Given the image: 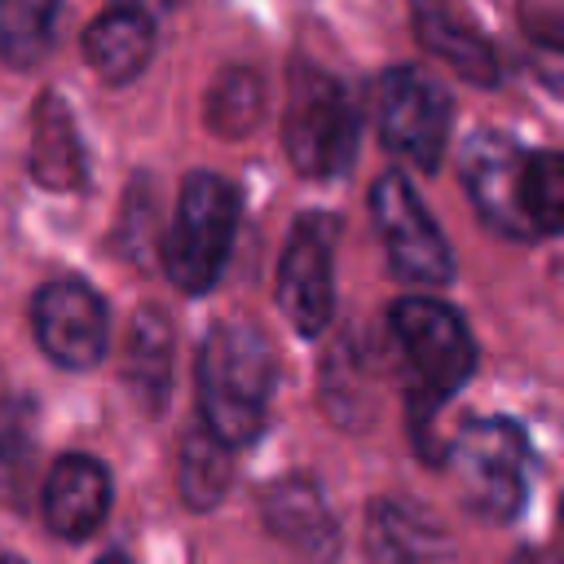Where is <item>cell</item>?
<instances>
[{
    "label": "cell",
    "mask_w": 564,
    "mask_h": 564,
    "mask_svg": "<svg viewBox=\"0 0 564 564\" xmlns=\"http://www.w3.org/2000/svg\"><path fill=\"white\" fill-rule=\"evenodd\" d=\"M463 502L485 520H511L529 489V436L511 419H476L449 441Z\"/></svg>",
    "instance_id": "6"
},
{
    "label": "cell",
    "mask_w": 564,
    "mask_h": 564,
    "mask_svg": "<svg viewBox=\"0 0 564 564\" xmlns=\"http://www.w3.org/2000/svg\"><path fill=\"white\" fill-rule=\"evenodd\" d=\"M278 308L300 335L326 330L335 313V220L304 212L278 260Z\"/></svg>",
    "instance_id": "9"
},
{
    "label": "cell",
    "mask_w": 564,
    "mask_h": 564,
    "mask_svg": "<svg viewBox=\"0 0 564 564\" xmlns=\"http://www.w3.org/2000/svg\"><path fill=\"white\" fill-rule=\"evenodd\" d=\"M463 181L480 220L507 238H551L564 225V159L480 132L463 150Z\"/></svg>",
    "instance_id": "2"
},
{
    "label": "cell",
    "mask_w": 564,
    "mask_h": 564,
    "mask_svg": "<svg viewBox=\"0 0 564 564\" xmlns=\"http://www.w3.org/2000/svg\"><path fill=\"white\" fill-rule=\"evenodd\" d=\"M0 564H22V560H18V555H4V560H0Z\"/></svg>",
    "instance_id": "24"
},
{
    "label": "cell",
    "mask_w": 564,
    "mask_h": 564,
    "mask_svg": "<svg viewBox=\"0 0 564 564\" xmlns=\"http://www.w3.org/2000/svg\"><path fill=\"white\" fill-rule=\"evenodd\" d=\"M62 0H0V62L13 70L35 66L53 48Z\"/></svg>",
    "instance_id": "18"
},
{
    "label": "cell",
    "mask_w": 564,
    "mask_h": 564,
    "mask_svg": "<svg viewBox=\"0 0 564 564\" xmlns=\"http://www.w3.org/2000/svg\"><path fill=\"white\" fill-rule=\"evenodd\" d=\"M0 392H4V379H0Z\"/></svg>",
    "instance_id": "25"
},
{
    "label": "cell",
    "mask_w": 564,
    "mask_h": 564,
    "mask_svg": "<svg viewBox=\"0 0 564 564\" xmlns=\"http://www.w3.org/2000/svg\"><path fill=\"white\" fill-rule=\"evenodd\" d=\"M97 564H128V555H123V551H110V555H101Z\"/></svg>",
    "instance_id": "23"
},
{
    "label": "cell",
    "mask_w": 564,
    "mask_h": 564,
    "mask_svg": "<svg viewBox=\"0 0 564 564\" xmlns=\"http://www.w3.org/2000/svg\"><path fill=\"white\" fill-rule=\"evenodd\" d=\"M31 330L48 361L66 370H88L106 352V304L101 295L79 278H53L31 300Z\"/></svg>",
    "instance_id": "10"
},
{
    "label": "cell",
    "mask_w": 564,
    "mask_h": 564,
    "mask_svg": "<svg viewBox=\"0 0 564 564\" xmlns=\"http://www.w3.org/2000/svg\"><path fill=\"white\" fill-rule=\"evenodd\" d=\"M264 520L278 538L286 542H300V546H317L330 538V516H326V502L317 494L313 480H282L269 489L264 498Z\"/></svg>",
    "instance_id": "19"
},
{
    "label": "cell",
    "mask_w": 564,
    "mask_h": 564,
    "mask_svg": "<svg viewBox=\"0 0 564 564\" xmlns=\"http://www.w3.org/2000/svg\"><path fill=\"white\" fill-rule=\"evenodd\" d=\"M31 176L44 189H75L84 185V145L75 132V119L57 93H44L35 106L31 128Z\"/></svg>",
    "instance_id": "15"
},
{
    "label": "cell",
    "mask_w": 564,
    "mask_h": 564,
    "mask_svg": "<svg viewBox=\"0 0 564 564\" xmlns=\"http://www.w3.org/2000/svg\"><path fill=\"white\" fill-rule=\"evenodd\" d=\"M388 335L397 344L401 361V383H405V410H410V432L414 445L427 463H441L436 445V414L445 401L471 379L476 370V339L463 322L441 300L427 295H405L388 313Z\"/></svg>",
    "instance_id": "1"
},
{
    "label": "cell",
    "mask_w": 564,
    "mask_h": 564,
    "mask_svg": "<svg viewBox=\"0 0 564 564\" xmlns=\"http://www.w3.org/2000/svg\"><path fill=\"white\" fill-rule=\"evenodd\" d=\"M516 564H555V555H551L546 546H529V551H520Z\"/></svg>",
    "instance_id": "22"
},
{
    "label": "cell",
    "mask_w": 564,
    "mask_h": 564,
    "mask_svg": "<svg viewBox=\"0 0 564 564\" xmlns=\"http://www.w3.org/2000/svg\"><path fill=\"white\" fill-rule=\"evenodd\" d=\"M123 366H128V383H132L137 401L159 410L167 401V383H172V322L163 317V308H154V304L137 308Z\"/></svg>",
    "instance_id": "16"
},
{
    "label": "cell",
    "mask_w": 564,
    "mask_h": 564,
    "mask_svg": "<svg viewBox=\"0 0 564 564\" xmlns=\"http://www.w3.org/2000/svg\"><path fill=\"white\" fill-rule=\"evenodd\" d=\"M234 480V458H229V445L216 441L203 423H194L185 436H181V458H176V485H181V498L194 507V511H207L225 498Z\"/></svg>",
    "instance_id": "17"
},
{
    "label": "cell",
    "mask_w": 564,
    "mask_h": 564,
    "mask_svg": "<svg viewBox=\"0 0 564 564\" xmlns=\"http://www.w3.org/2000/svg\"><path fill=\"white\" fill-rule=\"evenodd\" d=\"M370 216H375V229L383 238V251H388L392 269L405 282H427V286L449 282V273H454L449 242H445V234L436 229L432 212L419 203L414 185L401 172H383L375 181Z\"/></svg>",
    "instance_id": "8"
},
{
    "label": "cell",
    "mask_w": 564,
    "mask_h": 564,
    "mask_svg": "<svg viewBox=\"0 0 564 564\" xmlns=\"http://www.w3.org/2000/svg\"><path fill=\"white\" fill-rule=\"evenodd\" d=\"M273 379L278 361L269 335L251 322H220L198 352V423L229 449L256 441L269 419Z\"/></svg>",
    "instance_id": "3"
},
{
    "label": "cell",
    "mask_w": 564,
    "mask_h": 564,
    "mask_svg": "<svg viewBox=\"0 0 564 564\" xmlns=\"http://www.w3.org/2000/svg\"><path fill=\"white\" fill-rule=\"evenodd\" d=\"M410 18H414V40L449 70H458L467 84L494 88L502 79L494 40L454 0H410Z\"/></svg>",
    "instance_id": "11"
},
{
    "label": "cell",
    "mask_w": 564,
    "mask_h": 564,
    "mask_svg": "<svg viewBox=\"0 0 564 564\" xmlns=\"http://www.w3.org/2000/svg\"><path fill=\"white\" fill-rule=\"evenodd\" d=\"M370 106H375L379 141L405 163L436 172L449 145V119H454L449 93L419 66H392L375 79Z\"/></svg>",
    "instance_id": "7"
},
{
    "label": "cell",
    "mask_w": 564,
    "mask_h": 564,
    "mask_svg": "<svg viewBox=\"0 0 564 564\" xmlns=\"http://www.w3.org/2000/svg\"><path fill=\"white\" fill-rule=\"evenodd\" d=\"M357 132L361 119L348 88L330 70L295 62L286 88V115H282V145L295 172L308 181L344 176L357 159Z\"/></svg>",
    "instance_id": "4"
},
{
    "label": "cell",
    "mask_w": 564,
    "mask_h": 564,
    "mask_svg": "<svg viewBox=\"0 0 564 564\" xmlns=\"http://www.w3.org/2000/svg\"><path fill=\"white\" fill-rule=\"evenodd\" d=\"M234 229H238V189L220 172H189L163 242L167 278L185 295L212 291L229 260Z\"/></svg>",
    "instance_id": "5"
},
{
    "label": "cell",
    "mask_w": 564,
    "mask_h": 564,
    "mask_svg": "<svg viewBox=\"0 0 564 564\" xmlns=\"http://www.w3.org/2000/svg\"><path fill=\"white\" fill-rule=\"evenodd\" d=\"M154 53V18L141 9L110 4L93 26L84 31V57L106 84H132Z\"/></svg>",
    "instance_id": "14"
},
{
    "label": "cell",
    "mask_w": 564,
    "mask_h": 564,
    "mask_svg": "<svg viewBox=\"0 0 564 564\" xmlns=\"http://www.w3.org/2000/svg\"><path fill=\"white\" fill-rule=\"evenodd\" d=\"M115 4H123V9H141V13H150V18H159L172 0H115Z\"/></svg>",
    "instance_id": "21"
},
{
    "label": "cell",
    "mask_w": 564,
    "mask_h": 564,
    "mask_svg": "<svg viewBox=\"0 0 564 564\" xmlns=\"http://www.w3.org/2000/svg\"><path fill=\"white\" fill-rule=\"evenodd\" d=\"M366 551L370 564H445L449 538L441 520L410 498H379L366 520Z\"/></svg>",
    "instance_id": "13"
},
{
    "label": "cell",
    "mask_w": 564,
    "mask_h": 564,
    "mask_svg": "<svg viewBox=\"0 0 564 564\" xmlns=\"http://www.w3.org/2000/svg\"><path fill=\"white\" fill-rule=\"evenodd\" d=\"M110 511V476L93 454H66L44 480V524L57 538L84 542Z\"/></svg>",
    "instance_id": "12"
},
{
    "label": "cell",
    "mask_w": 564,
    "mask_h": 564,
    "mask_svg": "<svg viewBox=\"0 0 564 564\" xmlns=\"http://www.w3.org/2000/svg\"><path fill=\"white\" fill-rule=\"evenodd\" d=\"M260 110H264V84H260V75L247 70V66L225 70V75L212 84V93H207V123H212L220 137H242V132H251L256 119H260Z\"/></svg>",
    "instance_id": "20"
}]
</instances>
